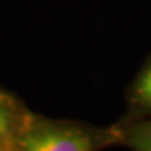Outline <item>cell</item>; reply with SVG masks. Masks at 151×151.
Instances as JSON below:
<instances>
[{"label": "cell", "mask_w": 151, "mask_h": 151, "mask_svg": "<svg viewBox=\"0 0 151 151\" xmlns=\"http://www.w3.org/2000/svg\"><path fill=\"white\" fill-rule=\"evenodd\" d=\"M119 147L112 124L31 113L18 151H101Z\"/></svg>", "instance_id": "cell-1"}, {"label": "cell", "mask_w": 151, "mask_h": 151, "mask_svg": "<svg viewBox=\"0 0 151 151\" xmlns=\"http://www.w3.org/2000/svg\"><path fill=\"white\" fill-rule=\"evenodd\" d=\"M31 113L22 98L0 86V151H18Z\"/></svg>", "instance_id": "cell-2"}, {"label": "cell", "mask_w": 151, "mask_h": 151, "mask_svg": "<svg viewBox=\"0 0 151 151\" xmlns=\"http://www.w3.org/2000/svg\"><path fill=\"white\" fill-rule=\"evenodd\" d=\"M124 104V113L151 118V53L146 58L133 80L126 87Z\"/></svg>", "instance_id": "cell-3"}, {"label": "cell", "mask_w": 151, "mask_h": 151, "mask_svg": "<svg viewBox=\"0 0 151 151\" xmlns=\"http://www.w3.org/2000/svg\"><path fill=\"white\" fill-rule=\"evenodd\" d=\"M119 147L133 151H151V118L123 113L112 123Z\"/></svg>", "instance_id": "cell-4"}]
</instances>
